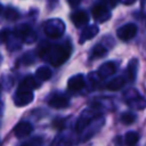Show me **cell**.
Segmentation results:
<instances>
[{"label":"cell","instance_id":"1","mask_svg":"<svg viewBox=\"0 0 146 146\" xmlns=\"http://www.w3.org/2000/svg\"><path fill=\"white\" fill-rule=\"evenodd\" d=\"M48 50H49V52L51 54L50 57H49V60H50L55 66L60 65L62 63H64V62L70 57V51H68L67 49H65L64 47L59 46V44H56V46H54L51 49L49 48Z\"/></svg>","mask_w":146,"mask_h":146},{"label":"cell","instance_id":"2","mask_svg":"<svg viewBox=\"0 0 146 146\" xmlns=\"http://www.w3.org/2000/svg\"><path fill=\"white\" fill-rule=\"evenodd\" d=\"M136 33H137V26L132 23H129V24L121 26L116 32L117 36L123 41H128V40L132 39L136 35Z\"/></svg>","mask_w":146,"mask_h":146},{"label":"cell","instance_id":"3","mask_svg":"<svg viewBox=\"0 0 146 146\" xmlns=\"http://www.w3.org/2000/svg\"><path fill=\"white\" fill-rule=\"evenodd\" d=\"M92 16L95 17V19L99 21V22H104L106 19H108L110 17V11L107 10L106 6L104 5H97L92 8Z\"/></svg>","mask_w":146,"mask_h":146},{"label":"cell","instance_id":"4","mask_svg":"<svg viewBox=\"0 0 146 146\" xmlns=\"http://www.w3.org/2000/svg\"><path fill=\"white\" fill-rule=\"evenodd\" d=\"M32 129H33V128H32L31 123L23 121V122H19V123L15 127L14 133H15V136H16L17 138H22V137H25V136L30 135V133L32 132Z\"/></svg>","mask_w":146,"mask_h":146},{"label":"cell","instance_id":"5","mask_svg":"<svg viewBox=\"0 0 146 146\" xmlns=\"http://www.w3.org/2000/svg\"><path fill=\"white\" fill-rule=\"evenodd\" d=\"M33 99V94L31 91L27 90H18L17 91V96L15 99V103L17 106H24L29 103H31V100Z\"/></svg>","mask_w":146,"mask_h":146},{"label":"cell","instance_id":"6","mask_svg":"<svg viewBox=\"0 0 146 146\" xmlns=\"http://www.w3.org/2000/svg\"><path fill=\"white\" fill-rule=\"evenodd\" d=\"M67 87L70 90L76 91V90H81L84 87V79L81 74L78 75H73L72 78L68 79L67 81Z\"/></svg>","mask_w":146,"mask_h":146},{"label":"cell","instance_id":"7","mask_svg":"<svg viewBox=\"0 0 146 146\" xmlns=\"http://www.w3.org/2000/svg\"><path fill=\"white\" fill-rule=\"evenodd\" d=\"M71 21L76 26H83V25H86L88 23L89 18H88L87 13H84L82 10H78V11H74L71 15Z\"/></svg>","mask_w":146,"mask_h":146},{"label":"cell","instance_id":"8","mask_svg":"<svg viewBox=\"0 0 146 146\" xmlns=\"http://www.w3.org/2000/svg\"><path fill=\"white\" fill-rule=\"evenodd\" d=\"M49 105L54 108H64L68 105V99L63 95H55L49 99Z\"/></svg>","mask_w":146,"mask_h":146},{"label":"cell","instance_id":"9","mask_svg":"<svg viewBox=\"0 0 146 146\" xmlns=\"http://www.w3.org/2000/svg\"><path fill=\"white\" fill-rule=\"evenodd\" d=\"M123 86H124V79H123V76H117V78H114L113 80H111L108 82L107 89L113 90V91H116V90H120Z\"/></svg>","mask_w":146,"mask_h":146},{"label":"cell","instance_id":"10","mask_svg":"<svg viewBox=\"0 0 146 146\" xmlns=\"http://www.w3.org/2000/svg\"><path fill=\"white\" fill-rule=\"evenodd\" d=\"M36 87H39V83H35V81H34L33 78L27 76L26 79H24V80L22 81V83H21L18 90H27V91H31V89L36 88Z\"/></svg>","mask_w":146,"mask_h":146},{"label":"cell","instance_id":"11","mask_svg":"<svg viewBox=\"0 0 146 146\" xmlns=\"http://www.w3.org/2000/svg\"><path fill=\"white\" fill-rule=\"evenodd\" d=\"M35 75H36V78H38L39 80L46 81V80H48V79L51 78V71H50L48 67L42 66V67H39V68L36 70Z\"/></svg>","mask_w":146,"mask_h":146},{"label":"cell","instance_id":"12","mask_svg":"<svg viewBox=\"0 0 146 146\" xmlns=\"http://www.w3.org/2000/svg\"><path fill=\"white\" fill-rule=\"evenodd\" d=\"M138 139H139V136H138V133L135 132V131H129V132H127L125 136H124V143H125L128 146H133V145H136L137 141H138Z\"/></svg>","mask_w":146,"mask_h":146},{"label":"cell","instance_id":"13","mask_svg":"<svg viewBox=\"0 0 146 146\" xmlns=\"http://www.w3.org/2000/svg\"><path fill=\"white\" fill-rule=\"evenodd\" d=\"M114 71H115V66L113 65V63H107L99 68V75L102 78H106V76L111 75Z\"/></svg>","mask_w":146,"mask_h":146},{"label":"cell","instance_id":"14","mask_svg":"<svg viewBox=\"0 0 146 146\" xmlns=\"http://www.w3.org/2000/svg\"><path fill=\"white\" fill-rule=\"evenodd\" d=\"M98 32V29H97V26H90V27H87L83 32H82V34H81V42H83L86 39H91L96 33Z\"/></svg>","mask_w":146,"mask_h":146},{"label":"cell","instance_id":"15","mask_svg":"<svg viewBox=\"0 0 146 146\" xmlns=\"http://www.w3.org/2000/svg\"><path fill=\"white\" fill-rule=\"evenodd\" d=\"M105 54H106V49L100 44H97L92 49V57H103Z\"/></svg>","mask_w":146,"mask_h":146},{"label":"cell","instance_id":"16","mask_svg":"<svg viewBox=\"0 0 146 146\" xmlns=\"http://www.w3.org/2000/svg\"><path fill=\"white\" fill-rule=\"evenodd\" d=\"M136 67H137V60L133 59L130 62L129 64V68H128V73H129V79L132 80L135 79V74H136Z\"/></svg>","mask_w":146,"mask_h":146},{"label":"cell","instance_id":"17","mask_svg":"<svg viewBox=\"0 0 146 146\" xmlns=\"http://www.w3.org/2000/svg\"><path fill=\"white\" fill-rule=\"evenodd\" d=\"M135 119H136V116H135L132 113H124V114L121 116V120H122V122H123L124 124H130V123H132V122L135 121Z\"/></svg>","mask_w":146,"mask_h":146},{"label":"cell","instance_id":"18","mask_svg":"<svg viewBox=\"0 0 146 146\" xmlns=\"http://www.w3.org/2000/svg\"><path fill=\"white\" fill-rule=\"evenodd\" d=\"M41 144H42V138L35 137V138H33V139L26 141V143L23 144L22 146H41Z\"/></svg>","mask_w":146,"mask_h":146},{"label":"cell","instance_id":"19","mask_svg":"<svg viewBox=\"0 0 146 146\" xmlns=\"http://www.w3.org/2000/svg\"><path fill=\"white\" fill-rule=\"evenodd\" d=\"M6 17H7L9 21H15V19L18 18V13H17L15 9L9 8V9L6 10Z\"/></svg>","mask_w":146,"mask_h":146},{"label":"cell","instance_id":"20","mask_svg":"<svg viewBox=\"0 0 146 146\" xmlns=\"http://www.w3.org/2000/svg\"><path fill=\"white\" fill-rule=\"evenodd\" d=\"M52 125L56 129H63L64 125H65V120L64 119H56V120L52 121Z\"/></svg>","mask_w":146,"mask_h":146},{"label":"cell","instance_id":"21","mask_svg":"<svg viewBox=\"0 0 146 146\" xmlns=\"http://www.w3.org/2000/svg\"><path fill=\"white\" fill-rule=\"evenodd\" d=\"M56 146H72V143H71L70 139H65V138H63V139H60V140L56 144Z\"/></svg>","mask_w":146,"mask_h":146},{"label":"cell","instance_id":"22","mask_svg":"<svg viewBox=\"0 0 146 146\" xmlns=\"http://www.w3.org/2000/svg\"><path fill=\"white\" fill-rule=\"evenodd\" d=\"M8 31L7 30H3V31H1L0 32V41L1 42H5L6 40H7V35H8Z\"/></svg>","mask_w":146,"mask_h":146},{"label":"cell","instance_id":"23","mask_svg":"<svg viewBox=\"0 0 146 146\" xmlns=\"http://www.w3.org/2000/svg\"><path fill=\"white\" fill-rule=\"evenodd\" d=\"M67 1H68V3H70V5L72 6V7H74V6H76V5H79L81 0H67Z\"/></svg>","mask_w":146,"mask_h":146},{"label":"cell","instance_id":"24","mask_svg":"<svg viewBox=\"0 0 146 146\" xmlns=\"http://www.w3.org/2000/svg\"><path fill=\"white\" fill-rule=\"evenodd\" d=\"M0 10H1V6H0Z\"/></svg>","mask_w":146,"mask_h":146}]
</instances>
